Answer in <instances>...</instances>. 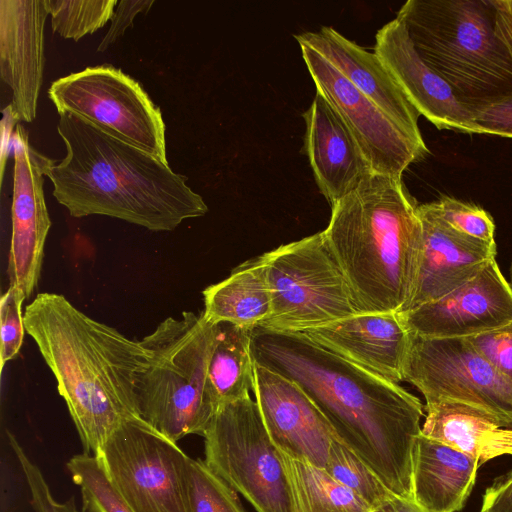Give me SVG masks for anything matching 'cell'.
Wrapping results in <instances>:
<instances>
[{
	"label": "cell",
	"instance_id": "34",
	"mask_svg": "<svg viewBox=\"0 0 512 512\" xmlns=\"http://www.w3.org/2000/svg\"><path fill=\"white\" fill-rule=\"evenodd\" d=\"M467 339L499 373L512 381V324Z\"/></svg>",
	"mask_w": 512,
	"mask_h": 512
},
{
	"label": "cell",
	"instance_id": "19",
	"mask_svg": "<svg viewBox=\"0 0 512 512\" xmlns=\"http://www.w3.org/2000/svg\"><path fill=\"white\" fill-rule=\"evenodd\" d=\"M301 333L391 382L403 381L410 333L398 313H359Z\"/></svg>",
	"mask_w": 512,
	"mask_h": 512
},
{
	"label": "cell",
	"instance_id": "4",
	"mask_svg": "<svg viewBox=\"0 0 512 512\" xmlns=\"http://www.w3.org/2000/svg\"><path fill=\"white\" fill-rule=\"evenodd\" d=\"M402 177L371 173L331 207L322 231L360 313H401L413 293L422 228Z\"/></svg>",
	"mask_w": 512,
	"mask_h": 512
},
{
	"label": "cell",
	"instance_id": "21",
	"mask_svg": "<svg viewBox=\"0 0 512 512\" xmlns=\"http://www.w3.org/2000/svg\"><path fill=\"white\" fill-rule=\"evenodd\" d=\"M324 56L357 90L377 105L414 140L425 143L418 126L420 114L408 101L379 57L332 27L295 35Z\"/></svg>",
	"mask_w": 512,
	"mask_h": 512
},
{
	"label": "cell",
	"instance_id": "16",
	"mask_svg": "<svg viewBox=\"0 0 512 512\" xmlns=\"http://www.w3.org/2000/svg\"><path fill=\"white\" fill-rule=\"evenodd\" d=\"M374 53L408 101L439 130L474 134L473 113L420 57L406 25L395 18L379 29Z\"/></svg>",
	"mask_w": 512,
	"mask_h": 512
},
{
	"label": "cell",
	"instance_id": "24",
	"mask_svg": "<svg viewBox=\"0 0 512 512\" xmlns=\"http://www.w3.org/2000/svg\"><path fill=\"white\" fill-rule=\"evenodd\" d=\"M203 315L212 324L227 322L253 330L272 311L271 292L261 256L235 267L221 282L203 290Z\"/></svg>",
	"mask_w": 512,
	"mask_h": 512
},
{
	"label": "cell",
	"instance_id": "38",
	"mask_svg": "<svg viewBox=\"0 0 512 512\" xmlns=\"http://www.w3.org/2000/svg\"><path fill=\"white\" fill-rule=\"evenodd\" d=\"M494 30L512 60V0H491Z\"/></svg>",
	"mask_w": 512,
	"mask_h": 512
},
{
	"label": "cell",
	"instance_id": "9",
	"mask_svg": "<svg viewBox=\"0 0 512 512\" xmlns=\"http://www.w3.org/2000/svg\"><path fill=\"white\" fill-rule=\"evenodd\" d=\"M48 96L58 114L71 113L110 136L168 162L160 108L141 84L111 65L86 67L55 80Z\"/></svg>",
	"mask_w": 512,
	"mask_h": 512
},
{
	"label": "cell",
	"instance_id": "13",
	"mask_svg": "<svg viewBox=\"0 0 512 512\" xmlns=\"http://www.w3.org/2000/svg\"><path fill=\"white\" fill-rule=\"evenodd\" d=\"M398 314L409 333L469 338L512 324V287L494 258L446 295Z\"/></svg>",
	"mask_w": 512,
	"mask_h": 512
},
{
	"label": "cell",
	"instance_id": "36",
	"mask_svg": "<svg viewBox=\"0 0 512 512\" xmlns=\"http://www.w3.org/2000/svg\"><path fill=\"white\" fill-rule=\"evenodd\" d=\"M153 4V0H122L118 2L111 18V25L98 45L97 51H105L115 43L133 25L135 17L140 13L146 14Z\"/></svg>",
	"mask_w": 512,
	"mask_h": 512
},
{
	"label": "cell",
	"instance_id": "37",
	"mask_svg": "<svg viewBox=\"0 0 512 512\" xmlns=\"http://www.w3.org/2000/svg\"><path fill=\"white\" fill-rule=\"evenodd\" d=\"M482 512H512V471L499 477L483 495Z\"/></svg>",
	"mask_w": 512,
	"mask_h": 512
},
{
	"label": "cell",
	"instance_id": "3",
	"mask_svg": "<svg viewBox=\"0 0 512 512\" xmlns=\"http://www.w3.org/2000/svg\"><path fill=\"white\" fill-rule=\"evenodd\" d=\"M57 132L66 154L45 155L44 175L54 198L72 217L103 215L151 231H172L204 216L208 206L168 162L118 140L71 113H60Z\"/></svg>",
	"mask_w": 512,
	"mask_h": 512
},
{
	"label": "cell",
	"instance_id": "14",
	"mask_svg": "<svg viewBox=\"0 0 512 512\" xmlns=\"http://www.w3.org/2000/svg\"><path fill=\"white\" fill-rule=\"evenodd\" d=\"M12 147V236L7 272L10 285L28 299L38 285L51 220L43 191V154L29 144L28 132L20 124L16 125Z\"/></svg>",
	"mask_w": 512,
	"mask_h": 512
},
{
	"label": "cell",
	"instance_id": "33",
	"mask_svg": "<svg viewBox=\"0 0 512 512\" xmlns=\"http://www.w3.org/2000/svg\"><path fill=\"white\" fill-rule=\"evenodd\" d=\"M9 444L19 462L31 495V504L35 512H79L74 497L65 502L54 498L39 467L25 453L15 436L7 432Z\"/></svg>",
	"mask_w": 512,
	"mask_h": 512
},
{
	"label": "cell",
	"instance_id": "11",
	"mask_svg": "<svg viewBox=\"0 0 512 512\" xmlns=\"http://www.w3.org/2000/svg\"><path fill=\"white\" fill-rule=\"evenodd\" d=\"M403 381L426 405L457 402L512 428V381L499 373L467 338H428L410 333Z\"/></svg>",
	"mask_w": 512,
	"mask_h": 512
},
{
	"label": "cell",
	"instance_id": "18",
	"mask_svg": "<svg viewBox=\"0 0 512 512\" xmlns=\"http://www.w3.org/2000/svg\"><path fill=\"white\" fill-rule=\"evenodd\" d=\"M417 212L422 228L421 250L413 293L405 311L461 286L497 254L496 242L478 240L454 230L431 202L418 205Z\"/></svg>",
	"mask_w": 512,
	"mask_h": 512
},
{
	"label": "cell",
	"instance_id": "39",
	"mask_svg": "<svg viewBox=\"0 0 512 512\" xmlns=\"http://www.w3.org/2000/svg\"><path fill=\"white\" fill-rule=\"evenodd\" d=\"M372 512H428L414 498H406L392 494Z\"/></svg>",
	"mask_w": 512,
	"mask_h": 512
},
{
	"label": "cell",
	"instance_id": "31",
	"mask_svg": "<svg viewBox=\"0 0 512 512\" xmlns=\"http://www.w3.org/2000/svg\"><path fill=\"white\" fill-rule=\"evenodd\" d=\"M431 203L442 220L454 230L478 240L495 242L494 221L481 207L447 196Z\"/></svg>",
	"mask_w": 512,
	"mask_h": 512
},
{
	"label": "cell",
	"instance_id": "27",
	"mask_svg": "<svg viewBox=\"0 0 512 512\" xmlns=\"http://www.w3.org/2000/svg\"><path fill=\"white\" fill-rule=\"evenodd\" d=\"M66 467L80 488L85 512H133L95 456L86 453L74 455Z\"/></svg>",
	"mask_w": 512,
	"mask_h": 512
},
{
	"label": "cell",
	"instance_id": "15",
	"mask_svg": "<svg viewBox=\"0 0 512 512\" xmlns=\"http://www.w3.org/2000/svg\"><path fill=\"white\" fill-rule=\"evenodd\" d=\"M253 393L275 446L293 459L326 469L336 437L304 391L286 377L255 362Z\"/></svg>",
	"mask_w": 512,
	"mask_h": 512
},
{
	"label": "cell",
	"instance_id": "20",
	"mask_svg": "<svg viewBox=\"0 0 512 512\" xmlns=\"http://www.w3.org/2000/svg\"><path fill=\"white\" fill-rule=\"evenodd\" d=\"M302 116L303 151L320 193L332 207L373 171L351 131L321 93L316 91Z\"/></svg>",
	"mask_w": 512,
	"mask_h": 512
},
{
	"label": "cell",
	"instance_id": "22",
	"mask_svg": "<svg viewBox=\"0 0 512 512\" xmlns=\"http://www.w3.org/2000/svg\"><path fill=\"white\" fill-rule=\"evenodd\" d=\"M478 467L476 458L420 433L412 460L413 498L428 512L460 511Z\"/></svg>",
	"mask_w": 512,
	"mask_h": 512
},
{
	"label": "cell",
	"instance_id": "29",
	"mask_svg": "<svg viewBox=\"0 0 512 512\" xmlns=\"http://www.w3.org/2000/svg\"><path fill=\"white\" fill-rule=\"evenodd\" d=\"M325 470L335 480L356 493L372 509L394 494L358 456L337 438L332 441Z\"/></svg>",
	"mask_w": 512,
	"mask_h": 512
},
{
	"label": "cell",
	"instance_id": "32",
	"mask_svg": "<svg viewBox=\"0 0 512 512\" xmlns=\"http://www.w3.org/2000/svg\"><path fill=\"white\" fill-rule=\"evenodd\" d=\"M25 300L24 293L11 285L1 297V371L6 362L14 359L21 349L26 332L22 313V304Z\"/></svg>",
	"mask_w": 512,
	"mask_h": 512
},
{
	"label": "cell",
	"instance_id": "40",
	"mask_svg": "<svg viewBox=\"0 0 512 512\" xmlns=\"http://www.w3.org/2000/svg\"><path fill=\"white\" fill-rule=\"evenodd\" d=\"M17 118L14 116L11 105H8L3 110V119H2V151H1V178L4 176V168L6 158L9 154V147L13 145V134L12 129L17 122Z\"/></svg>",
	"mask_w": 512,
	"mask_h": 512
},
{
	"label": "cell",
	"instance_id": "30",
	"mask_svg": "<svg viewBox=\"0 0 512 512\" xmlns=\"http://www.w3.org/2000/svg\"><path fill=\"white\" fill-rule=\"evenodd\" d=\"M188 481L192 512H246L238 493L204 460L190 458Z\"/></svg>",
	"mask_w": 512,
	"mask_h": 512
},
{
	"label": "cell",
	"instance_id": "25",
	"mask_svg": "<svg viewBox=\"0 0 512 512\" xmlns=\"http://www.w3.org/2000/svg\"><path fill=\"white\" fill-rule=\"evenodd\" d=\"M252 330L231 323L216 324V339L208 367L207 385L216 408L245 398L254 388Z\"/></svg>",
	"mask_w": 512,
	"mask_h": 512
},
{
	"label": "cell",
	"instance_id": "41",
	"mask_svg": "<svg viewBox=\"0 0 512 512\" xmlns=\"http://www.w3.org/2000/svg\"><path fill=\"white\" fill-rule=\"evenodd\" d=\"M511 287H512V270H511V283H510Z\"/></svg>",
	"mask_w": 512,
	"mask_h": 512
},
{
	"label": "cell",
	"instance_id": "23",
	"mask_svg": "<svg viewBox=\"0 0 512 512\" xmlns=\"http://www.w3.org/2000/svg\"><path fill=\"white\" fill-rule=\"evenodd\" d=\"M425 410L421 433L476 458L480 466L495 457L512 456V428L501 427L486 414L449 401Z\"/></svg>",
	"mask_w": 512,
	"mask_h": 512
},
{
	"label": "cell",
	"instance_id": "28",
	"mask_svg": "<svg viewBox=\"0 0 512 512\" xmlns=\"http://www.w3.org/2000/svg\"><path fill=\"white\" fill-rule=\"evenodd\" d=\"M54 32L78 41L111 20L116 0H45Z\"/></svg>",
	"mask_w": 512,
	"mask_h": 512
},
{
	"label": "cell",
	"instance_id": "10",
	"mask_svg": "<svg viewBox=\"0 0 512 512\" xmlns=\"http://www.w3.org/2000/svg\"><path fill=\"white\" fill-rule=\"evenodd\" d=\"M97 459L133 512H192L190 457L142 418L123 423Z\"/></svg>",
	"mask_w": 512,
	"mask_h": 512
},
{
	"label": "cell",
	"instance_id": "35",
	"mask_svg": "<svg viewBox=\"0 0 512 512\" xmlns=\"http://www.w3.org/2000/svg\"><path fill=\"white\" fill-rule=\"evenodd\" d=\"M474 134L512 138V98L473 110Z\"/></svg>",
	"mask_w": 512,
	"mask_h": 512
},
{
	"label": "cell",
	"instance_id": "1",
	"mask_svg": "<svg viewBox=\"0 0 512 512\" xmlns=\"http://www.w3.org/2000/svg\"><path fill=\"white\" fill-rule=\"evenodd\" d=\"M254 361L297 384L335 437L395 495L413 498L412 460L421 401L399 386L329 350L301 332L252 330Z\"/></svg>",
	"mask_w": 512,
	"mask_h": 512
},
{
	"label": "cell",
	"instance_id": "26",
	"mask_svg": "<svg viewBox=\"0 0 512 512\" xmlns=\"http://www.w3.org/2000/svg\"><path fill=\"white\" fill-rule=\"evenodd\" d=\"M281 455L299 512H372L364 500L325 469L283 452Z\"/></svg>",
	"mask_w": 512,
	"mask_h": 512
},
{
	"label": "cell",
	"instance_id": "42",
	"mask_svg": "<svg viewBox=\"0 0 512 512\" xmlns=\"http://www.w3.org/2000/svg\"><path fill=\"white\" fill-rule=\"evenodd\" d=\"M480 512H482V511H480Z\"/></svg>",
	"mask_w": 512,
	"mask_h": 512
},
{
	"label": "cell",
	"instance_id": "2",
	"mask_svg": "<svg viewBox=\"0 0 512 512\" xmlns=\"http://www.w3.org/2000/svg\"><path fill=\"white\" fill-rule=\"evenodd\" d=\"M24 325L57 381L84 453L99 458L123 423L141 418L136 385L145 349L56 293H39L25 308Z\"/></svg>",
	"mask_w": 512,
	"mask_h": 512
},
{
	"label": "cell",
	"instance_id": "7",
	"mask_svg": "<svg viewBox=\"0 0 512 512\" xmlns=\"http://www.w3.org/2000/svg\"><path fill=\"white\" fill-rule=\"evenodd\" d=\"M272 311L259 327L301 332L360 312L321 232L261 255Z\"/></svg>",
	"mask_w": 512,
	"mask_h": 512
},
{
	"label": "cell",
	"instance_id": "12",
	"mask_svg": "<svg viewBox=\"0 0 512 512\" xmlns=\"http://www.w3.org/2000/svg\"><path fill=\"white\" fill-rule=\"evenodd\" d=\"M316 87L351 131L374 173L402 177L429 153L377 105L357 90L324 56L297 41Z\"/></svg>",
	"mask_w": 512,
	"mask_h": 512
},
{
	"label": "cell",
	"instance_id": "8",
	"mask_svg": "<svg viewBox=\"0 0 512 512\" xmlns=\"http://www.w3.org/2000/svg\"><path fill=\"white\" fill-rule=\"evenodd\" d=\"M203 437L207 466L257 512H299L281 452L250 396L220 405Z\"/></svg>",
	"mask_w": 512,
	"mask_h": 512
},
{
	"label": "cell",
	"instance_id": "5",
	"mask_svg": "<svg viewBox=\"0 0 512 512\" xmlns=\"http://www.w3.org/2000/svg\"><path fill=\"white\" fill-rule=\"evenodd\" d=\"M396 17L469 110L512 98V60L495 33L491 0H409Z\"/></svg>",
	"mask_w": 512,
	"mask_h": 512
},
{
	"label": "cell",
	"instance_id": "6",
	"mask_svg": "<svg viewBox=\"0 0 512 512\" xmlns=\"http://www.w3.org/2000/svg\"><path fill=\"white\" fill-rule=\"evenodd\" d=\"M215 339L216 324L187 311L140 340L147 356L136 385L140 416L176 443L204 436L217 411L207 385Z\"/></svg>",
	"mask_w": 512,
	"mask_h": 512
},
{
	"label": "cell",
	"instance_id": "17",
	"mask_svg": "<svg viewBox=\"0 0 512 512\" xmlns=\"http://www.w3.org/2000/svg\"><path fill=\"white\" fill-rule=\"evenodd\" d=\"M45 0H0V76L12 91L18 121L37 113L45 66Z\"/></svg>",
	"mask_w": 512,
	"mask_h": 512
}]
</instances>
